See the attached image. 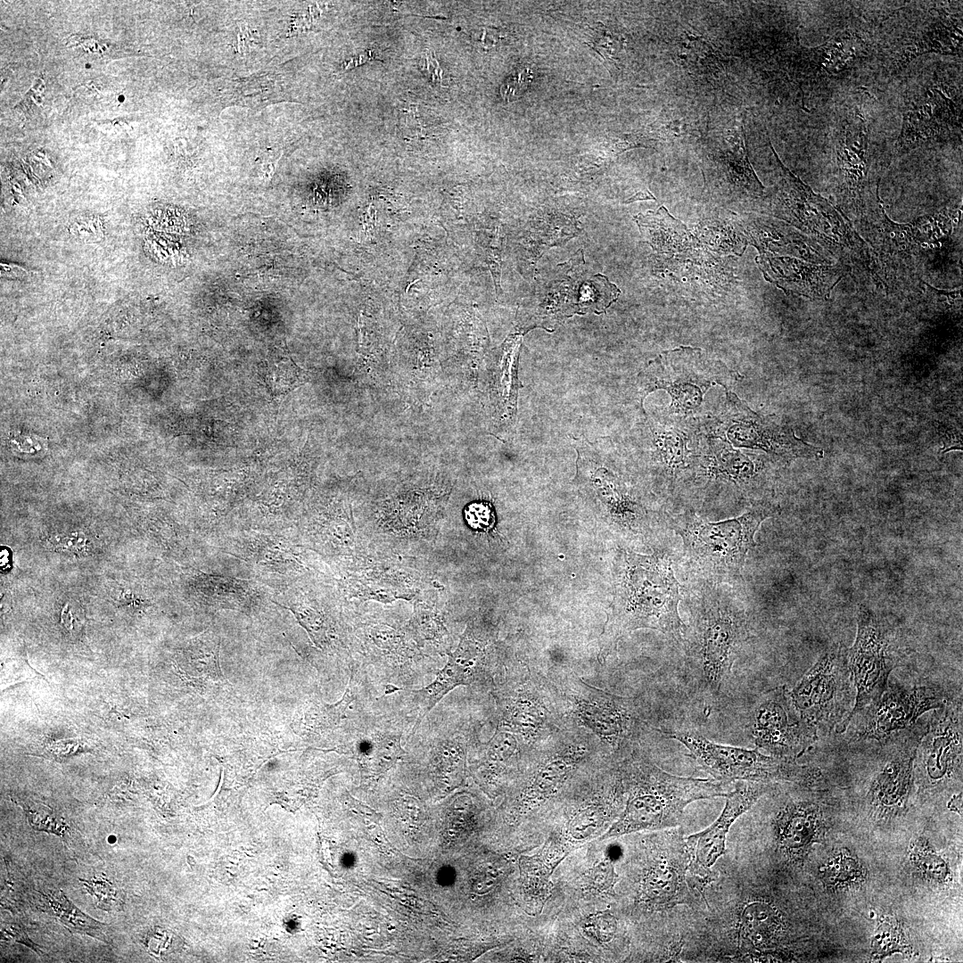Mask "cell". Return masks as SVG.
I'll list each match as a JSON object with an SVG mask.
<instances>
[{
	"instance_id": "6da1fadb",
	"label": "cell",
	"mask_w": 963,
	"mask_h": 963,
	"mask_svg": "<svg viewBox=\"0 0 963 963\" xmlns=\"http://www.w3.org/2000/svg\"><path fill=\"white\" fill-rule=\"evenodd\" d=\"M679 584L664 556L627 555L612 613L602 635L601 657L613 651L626 632L659 630L682 641L685 625L678 611Z\"/></svg>"
},
{
	"instance_id": "7a4b0ae2",
	"label": "cell",
	"mask_w": 963,
	"mask_h": 963,
	"mask_svg": "<svg viewBox=\"0 0 963 963\" xmlns=\"http://www.w3.org/2000/svg\"><path fill=\"white\" fill-rule=\"evenodd\" d=\"M627 781L626 807L606 836L673 828L680 823L689 803L728 794L723 782L675 776L646 762L633 764Z\"/></svg>"
},
{
	"instance_id": "3957f363",
	"label": "cell",
	"mask_w": 963,
	"mask_h": 963,
	"mask_svg": "<svg viewBox=\"0 0 963 963\" xmlns=\"http://www.w3.org/2000/svg\"><path fill=\"white\" fill-rule=\"evenodd\" d=\"M683 639L701 679L713 693L729 678L737 654L750 638L745 611L728 596L704 589L689 606ZM682 639V640H683Z\"/></svg>"
},
{
	"instance_id": "277c9868",
	"label": "cell",
	"mask_w": 963,
	"mask_h": 963,
	"mask_svg": "<svg viewBox=\"0 0 963 963\" xmlns=\"http://www.w3.org/2000/svg\"><path fill=\"white\" fill-rule=\"evenodd\" d=\"M777 513L776 506L761 502L741 516L726 521L709 523L687 514L674 523L692 568L720 581L739 574L747 553L755 546L754 535L760 525Z\"/></svg>"
},
{
	"instance_id": "5b68a950",
	"label": "cell",
	"mask_w": 963,
	"mask_h": 963,
	"mask_svg": "<svg viewBox=\"0 0 963 963\" xmlns=\"http://www.w3.org/2000/svg\"><path fill=\"white\" fill-rule=\"evenodd\" d=\"M740 375L721 361L698 348L679 347L667 350L652 360L638 375V386L645 398L656 390L671 396L670 413L679 418L702 413L704 396L715 385L727 391Z\"/></svg>"
},
{
	"instance_id": "8992f818",
	"label": "cell",
	"mask_w": 963,
	"mask_h": 963,
	"mask_svg": "<svg viewBox=\"0 0 963 963\" xmlns=\"http://www.w3.org/2000/svg\"><path fill=\"white\" fill-rule=\"evenodd\" d=\"M663 736L681 743L687 754L717 781L728 784L748 780L770 783L776 780L811 784L815 770L794 759L765 755L756 749L724 745L712 742L696 730L663 731Z\"/></svg>"
},
{
	"instance_id": "52a82bcc",
	"label": "cell",
	"mask_w": 963,
	"mask_h": 963,
	"mask_svg": "<svg viewBox=\"0 0 963 963\" xmlns=\"http://www.w3.org/2000/svg\"><path fill=\"white\" fill-rule=\"evenodd\" d=\"M801 718L817 732L840 733L851 713L855 688L842 644L828 646L789 692Z\"/></svg>"
},
{
	"instance_id": "ba28073f",
	"label": "cell",
	"mask_w": 963,
	"mask_h": 963,
	"mask_svg": "<svg viewBox=\"0 0 963 963\" xmlns=\"http://www.w3.org/2000/svg\"><path fill=\"white\" fill-rule=\"evenodd\" d=\"M770 147L779 172L777 193L779 216L822 241L824 245L852 254L862 261H870L873 251L842 211L794 175L782 164L771 144Z\"/></svg>"
},
{
	"instance_id": "9c48e42d",
	"label": "cell",
	"mask_w": 963,
	"mask_h": 963,
	"mask_svg": "<svg viewBox=\"0 0 963 963\" xmlns=\"http://www.w3.org/2000/svg\"><path fill=\"white\" fill-rule=\"evenodd\" d=\"M708 433L737 448L761 449L783 462L797 458L819 459L821 448L795 436L792 428L772 416L753 411L735 393L726 392L720 412L707 424Z\"/></svg>"
},
{
	"instance_id": "30bf717a",
	"label": "cell",
	"mask_w": 963,
	"mask_h": 963,
	"mask_svg": "<svg viewBox=\"0 0 963 963\" xmlns=\"http://www.w3.org/2000/svg\"><path fill=\"white\" fill-rule=\"evenodd\" d=\"M846 659L855 688V703L840 733L846 730L855 714L882 696L898 663L888 627L866 605L859 609L857 635L853 646L846 648Z\"/></svg>"
},
{
	"instance_id": "8fae6325",
	"label": "cell",
	"mask_w": 963,
	"mask_h": 963,
	"mask_svg": "<svg viewBox=\"0 0 963 963\" xmlns=\"http://www.w3.org/2000/svg\"><path fill=\"white\" fill-rule=\"evenodd\" d=\"M947 700L944 691L937 687H887L877 701L850 720L860 721L851 740L882 745L910 729L920 715L941 707Z\"/></svg>"
},
{
	"instance_id": "7c38bea8",
	"label": "cell",
	"mask_w": 963,
	"mask_h": 963,
	"mask_svg": "<svg viewBox=\"0 0 963 963\" xmlns=\"http://www.w3.org/2000/svg\"><path fill=\"white\" fill-rule=\"evenodd\" d=\"M961 130V96L943 81H928L905 104L902 127L895 144L897 155L925 143L945 139Z\"/></svg>"
},
{
	"instance_id": "4fadbf2b",
	"label": "cell",
	"mask_w": 963,
	"mask_h": 963,
	"mask_svg": "<svg viewBox=\"0 0 963 963\" xmlns=\"http://www.w3.org/2000/svg\"><path fill=\"white\" fill-rule=\"evenodd\" d=\"M770 783L737 780L734 790L726 796L727 801L720 817L706 829L686 838L689 855L687 883L693 892L695 890L701 894L702 900H704L708 886L716 880L712 868L725 852L729 827L770 790Z\"/></svg>"
},
{
	"instance_id": "5bb4252c",
	"label": "cell",
	"mask_w": 963,
	"mask_h": 963,
	"mask_svg": "<svg viewBox=\"0 0 963 963\" xmlns=\"http://www.w3.org/2000/svg\"><path fill=\"white\" fill-rule=\"evenodd\" d=\"M750 732L757 749L794 760L818 738L817 730L801 718L784 687L758 701L751 715Z\"/></svg>"
},
{
	"instance_id": "9a60e30c",
	"label": "cell",
	"mask_w": 963,
	"mask_h": 963,
	"mask_svg": "<svg viewBox=\"0 0 963 963\" xmlns=\"http://www.w3.org/2000/svg\"><path fill=\"white\" fill-rule=\"evenodd\" d=\"M928 724H915L908 731L882 744L885 755L867 793L869 809L877 815L890 818L901 813L908 802L913 783L917 748Z\"/></svg>"
},
{
	"instance_id": "2e32d148",
	"label": "cell",
	"mask_w": 963,
	"mask_h": 963,
	"mask_svg": "<svg viewBox=\"0 0 963 963\" xmlns=\"http://www.w3.org/2000/svg\"><path fill=\"white\" fill-rule=\"evenodd\" d=\"M645 870L640 898L655 910L690 905L695 895L687 874L689 862L686 839L680 829H672L658 837Z\"/></svg>"
},
{
	"instance_id": "e0dca14e",
	"label": "cell",
	"mask_w": 963,
	"mask_h": 963,
	"mask_svg": "<svg viewBox=\"0 0 963 963\" xmlns=\"http://www.w3.org/2000/svg\"><path fill=\"white\" fill-rule=\"evenodd\" d=\"M962 745L961 702L946 701L932 713L917 748L915 761L925 786L940 787L961 772Z\"/></svg>"
},
{
	"instance_id": "ac0fdd59",
	"label": "cell",
	"mask_w": 963,
	"mask_h": 963,
	"mask_svg": "<svg viewBox=\"0 0 963 963\" xmlns=\"http://www.w3.org/2000/svg\"><path fill=\"white\" fill-rule=\"evenodd\" d=\"M835 156L840 205L856 217L862 216L870 169L869 127L857 107L849 111L842 123Z\"/></svg>"
},
{
	"instance_id": "d6986e66",
	"label": "cell",
	"mask_w": 963,
	"mask_h": 963,
	"mask_svg": "<svg viewBox=\"0 0 963 963\" xmlns=\"http://www.w3.org/2000/svg\"><path fill=\"white\" fill-rule=\"evenodd\" d=\"M775 840L779 852L792 862H802L815 844L824 838V811L811 799L790 800L775 818Z\"/></svg>"
},
{
	"instance_id": "ffe728a7",
	"label": "cell",
	"mask_w": 963,
	"mask_h": 963,
	"mask_svg": "<svg viewBox=\"0 0 963 963\" xmlns=\"http://www.w3.org/2000/svg\"><path fill=\"white\" fill-rule=\"evenodd\" d=\"M766 278L783 290L817 300H827L846 275L843 265L812 264L789 257L762 258Z\"/></svg>"
},
{
	"instance_id": "44dd1931",
	"label": "cell",
	"mask_w": 963,
	"mask_h": 963,
	"mask_svg": "<svg viewBox=\"0 0 963 963\" xmlns=\"http://www.w3.org/2000/svg\"><path fill=\"white\" fill-rule=\"evenodd\" d=\"M881 218L877 222L879 234L875 236L876 245L879 248L885 262L911 258L924 245L937 240L944 235L938 226L946 222L944 217L926 216L911 224H897L889 219L883 207L879 205Z\"/></svg>"
},
{
	"instance_id": "7402d4cb",
	"label": "cell",
	"mask_w": 963,
	"mask_h": 963,
	"mask_svg": "<svg viewBox=\"0 0 963 963\" xmlns=\"http://www.w3.org/2000/svg\"><path fill=\"white\" fill-rule=\"evenodd\" d=\"M478 661L477 648L464 640L457 650L449 655L447 663L438 672L435 679L424 687L413 691L419 709L415 728L419 726L422 720L451 690L471 683Z\"/></svg>"
},
{
	"instance_id": "603a6c76",
	"label": "cell",
	"mask_w": 963,
	"mask_h": 963,
	"mask_svg": "<svg viewBox=\"0 0 963 963\" xmlns=\"http://www.w3.org/2000/svg\"><path fill=\"white\" fill-rule=\"evenodd\" d=\"M712 147L709 156L715 162L722 179L744 188L749 193L762 194L764 187L748 160L742 122H737L722 132Z\"/></svg>"
},
{
	"instance_id": "cb8c5ba5",
	"label": "cell",
	"mask_w": 963,
	"mask_h": 963,
	"mask_svg": "<svg viewBox=\"0 0 963 963\" xmlns=\"http://www.w3.org/2000/svg\"><path fill=\"white\" fill-rule=\"evenodd\" d=\"M927 26L911 37L902 48L895 69H901L913 58L926 53L959 54L962 49L961 16L935 9Z\"/></svg>"
},
{
	"instance_id": "d4e9b609",
	"label": "cell",
	"mask_w": 963,
	"mask_h": 963,
	"mask_svg": "<svg viewBox=\"0 0 963 963\" xmlns=\"http://www.w3.org/2000/svg\"><path fill=\"white\" fill-rule=\"evenodd\" d=\"M635 219L643 237L656 251H681L687 242V230L664 207L656 212L639 214Z\"/></svg>"
},
{
	"instance_id": "484cf974",
	"label": "cell",
	"mask_w": 963,
	"mask_h": 963,
	"mask_svg": "<svg viewBox=\"0 0 963 963\" xmlns=\"http://www.w3.org/2000/svg\"><path fill=\"white\" fill-rule=\"evenodd\" d=\"M676 61L690 74L715 79L724 70L723 56L702 37L687 36L677 46Z\"/></svg>"
},
{
	"instance_id": "4316f807",
	"label": "cell",
	"mask_w": 963,
	"mask_h": 963,
	"mask_svg": "<svg viewBox=\"0 0 963 963\" xmlns=\"http://www.w3.org/2000/svg\"><path fill=\"white\" fill-rule=\"evenodd\" d=\"M867 876L864 865L847 848L836 850L819 868L824 886L832 891L860 885Z\"/></svg>"
},
{
	"instance_id": "83f0119b",
	"label": "cell",
	"mask_w": 963,
	"mask_h": 963,
	"mask_svg": "<svg viewBox=\"0 0 963 963\" xmlns=\"http://www.w3.org/2000/svg\"><path fill=\"white\" fill-rule=\"evenodd\" d=\"M41 895L46 908L70 932L85 934L107 942L103 923L81 911L62 890H46Z\"/></svg>"
},
{
	"instance_id": "f1b7e54d",
	"label": "cell",
	"mask_w": 963,
	"mask_h": 963,
	"mask_svg": "<svg viewBox=\"0 0 963 963\" xmlns=\"http://www.w3.org/2000/svg\"><path fill=\"white\" fill-rule=\"evenodd\" d=\"M357 745L361 763L373 773L387 770L404 753L400 736L397 734L373 735L360 740Z\"/></svg>"
},
{
	"instance_id": "f546056e",
	"label": "cell",
	"mask_w": 963,
	"mask_h": 963,
	"mask_svg": "<svg viewBox=\"0 0 963 963\" xmlns=\"http://www.w3.org/2000/svg\"><path fill=\"white\" fill-rule=\"evenodd\" d=\"M909 861L915 871L929 882L943 885L951 879V871L946 860L923 837L911 843Z\"/></svg>"
},
{
	"instance_id": "4dcf8cb0",
	"label": "cell",
	"mask_w": 963,
	"mask_h": 963,
	"mask_svg": "<svg viewBox=\"0 0 963 963\" xmlns=\"http://www.w3.org/2000/svg\"><path fill=\"white\" fill-rule=\"evenodd\" d=\"M709 471L712 475H723L735 482H749L758 477V466L738 451L728 449L713 452Z\"/></svg>"
},
{
	"instance_id": "1f68e13d",
	"label": "cell",
	"mask_w": 963,
	"mask_h": 963,
	"mask_svg": "<svg viewBox=\"0 0 963 963\" xmlns=\"http://www.w3.org/2000/svg\"><path fill=\"white\" fill-rule=\"evenodd\" d=\"M910 948L901 924L894 918L885 917L875 931L871 942V954L875 959H884L892 953H910Z\"/></svg>"
},
{
	"instance_id": "d6a6232c",
	"label": "cell",
	"mask_w": 963,
	"mask_h": 963,
	"mask_svg": "<svg viewBox=\"0 0 963 963\" xmlns=\"http://www.w3.org/2000/svg\"><path fill=\"white\" fill-rule=\"evenodd\" d=\"M79 881L94 899L96 908L106 911L122 909V891L104 876H95L89 879L79 878Z\"/></svg>"
},
{
	"instance_id": "836d02e7",
	"label": "cell",
	"mask_w": 963,
	"mask_h": 963,
	"mask_svg": "<svg viewBox=\"0 0 963 963\" xmlns=\"http://www.w3.org/2000/svg\"><path fill=\"white\" fill-rule=\"evenodd\" d=\"M24 808L30 826L37 830L53 833L63 836L68 829L67 825L58 820L52 811L41 804L20 802Z\"/></svg>"
},
{
	"instance_id": "e575fe53",
	"label": "cell",
	"mask_w": 963,
	"mask_h": 963,
	"mask_svg": "<svg viewBox=\"0 0 963 963\" xmlns=\"http://www.w3.org/2000/svg\"><path fill=\"white\" fill-rule=\"evenodd\" d=\"M282 364L281 366L275 365L273 368H268L267 370V382L270 383L271 387L276 391V392L284 393L288 392L296 383H298V366L292 364Z\"/></svg>"
},
{
	"instance_id": "d590c367",
	"label": "cell",
	"mask_w": 963,
	"mask_h": 963,
	"mask_svg": "<svg viewBox=\"0 0 963 963\" xmlns=\"http://www.w3.org/2000/svg\"><path fill=\"white\" fill-rule=\"evenodd\" d=\"M289 609L309 633L312 640L317 645H320L325 636V628L321 617L314 611L306 608Z\"/></svg>"
},
{
	"instance_id": "8d00e7d4",
	"label": "cell",
	"mask_w": 963,
	"mask_h": 963,
	"mask_svg": "<svg viewBox=\"0 0 963 963\" xmlns=\"http://www.w3.org/2000/svg\"><path fill=\"white\" fill-rule=\"evenodd\" d=\"M90 540L82 532H70L56 534L50 539V543L56 548L71 553H84L90 547Z\"/></svg>"
},
{
	"instance_id": "74e56055",
	"label": "cell",
	"mask_w": 963,
	"mask_h": 963,
	"mask_svg": "<svg viewBox=\"0 0 963 963\" xmlns=\"http://www.w3.org/2000/svg\"><path fill=\"white\" fill-rule=\"evenodd\" d=\"M566 766L563 761L548 764L538 776L536 786L540 792L550 790L565 774Z\"/></svg>"
},
{
	"instance_id": "f35d334b",
	"label": "cell",
	"mask_w": 963,
	"mask_h": 963,
	"mask_svg": "<svg viewBox=\"0 0 963 963\" xmlns=\"http://www.w3.org/2000/svg\"><path fill=\"white\" fill-rule=\"evenodd\" d=\"M40 438L34 435L16 433L10 439V444L17 451L23 454H37L43 449Z\"/></svg>"
},
{
	"instance_id": "ab89813d",
	"label": "cell",
	"mask_w": 963,
	"mask_h": 963,
	"mask_svg": "<svg viewBox=\"0 0 963 963\" xmlns=\"http://www.w3.org/2000/svg\"><path fill=\"white\" fill-rule=\"evenodd\" d=\"M416 619L420 630L426 638H433L442 632V624L434 614L419 611Z\"/></svg>"
},
{
	"instance_id": "60d3db41",
	"label": "cell",
	"mask_w": 963,
	"mask_h": 963,
	"mask_svg": "<svg viewBox=\"0 0 963 963\" xmlns=\"http://www.w3.org/2000/svg\"><path fill=\"white\" fill-rule=\"evenodd\" d=\"M615 878L613 866L606 862L596 867L593 875L594 887L599 890H607L612 887Z\"/></svg>"
},
{
	"instance_id": "b9f144b4",
	"label": "cell",
	"mask_w": 963,
	"mask_h": 963,
	"mask_svg": "<svg viewBox=\"0 0 963 963\" xmlns=\"http://www.w3.org/2000/svg\"><path fill=\"white\" fill-rule=\"evenodd\" d=\"M595 930L602 941L611 940L616 931L614 918L608 914L598 917L595 921Z\"/></svg>"
},
{
	"instance_id": "7bdbcfd3",
	"label": "cell",
	"mask_w": 963,
	"mask_h": 963,
	"mask_svg": "<svg viewBox=\"0 0 963 963\" xmlns=\"http://www.w3.org/2000/svg\"><path fill=\"white\" fill-rule=\"evenodd\" d=\"M4 931L16 942L28 946L37 953L42 954L38 945L29 939L26 932L21 926L14 924L7 925L4 927Z\"/></svg>"
},
{
	"instance_id": "ee69618b",
	"label": "cell",
	"mask_w": 963,
	"mask_h": 963,
	"mask_svg": "<svg viewBox=\"0 0 963 963\" xmlns=\"http://www.w3.org/2000/svg\"><path fill=\"white\" fill-rule=\"evenodd\" d=\"M961 805H962V795L960 794H958V795L953 796L951 798V802L948 804V807L951 808V811H957L958 813H959V812L961 813Z\"/></svg>"
},
{
	"instance_id": "f6af8a7d",
	"label": "cell",
	"mask_w": 963,
	"mask_h": 963,
	"mask_svg": "<svg viewBox=\"0 0 963 963\" xmlns=\"http://www.w3.org/2000/svg\"><path fill=\"white\" fill-rule=\"evenodd\" d=\"M647 199H654V198L653 197V195L650 193L642 192V193H637L633 198L629 199L625 202H631L638 201V200H647Z\"/></svg>"
},
{
	"instance_id": "bcb514c9",
	"label": "cell",
	"mask_w": 963,
	"mask_h": 963,
	"mask_svg": "<svg viewBox=\"0 0 963 963\" xmlns=\"http://www.w3.org/2000/svg\"><path fill=\"white\" fill-rule=\"evenodd\" d=\"M399 688L398 687L393 686V685H387L386 687H385V693L386 694H392V693H394L396 691H399Z\"/></svg>"
}]
</instances>
